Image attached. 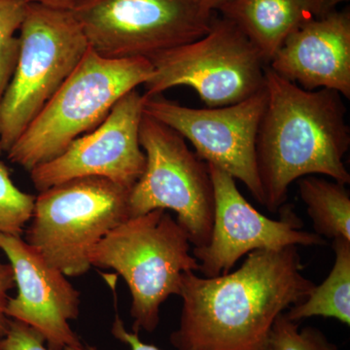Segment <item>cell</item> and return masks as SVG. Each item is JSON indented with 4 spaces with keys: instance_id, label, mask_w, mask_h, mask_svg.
<instances>
[{
    "instance_id": "6da1fadb",
    "label": "cell",
    "mask_w": 350,
    "mask_h": 350,
    "mask_svg": "<svg viewBox=\"0 0 350 350\" xmlns=\"http://www.w3.org/2000/svg\"><path fill=\"white\" fill-rule=\"evenodd\" d=\"M314 283L298 246L250 252L234 273L182 276V308L170 342L177 350H266L278 315L300 304Z\"/></svg>"
},
{
    "instance_id": "7a4b0ae2",
    "label": "cell",
    "mask_w": 350,
    "mask_h": 350,
    "mask_svg": "<svg viewBox=\"0 0 350 350\" xmlns=\"http://www.w3.org/2000/svg\"><path fill=\"white\" fill-rule=\"evenodd\" d=\"M267 103L256 142L265 206L278 213L294 181L320 174L349 185L345 156L350 146L347 107L329 89L308 91L265 69Z\"/></svg>"
},
{
    "instance_id": "3957f363",
    "label": "cell",
    "mask_w": 350,
    "mask_h": 350,
    "mask_svg": "<svg viewBox=\"0 0 350 350\" xmlns=\"http://www.w3.org/2000/svg\"><path fill=\"white\" fill-rule=\"evenodd\" d=\"M154 73L147 57L107 59L89 47L49 103L7 152L10 162L31 172L98 128L125 94Z\"/></svg>"
},
{
    "instance_id": "277c9868",
    "label": "cell",
    "mask_w": 350,
    "mask_h": 350,
    "mask_svg": "<svg viewBox=\"0 0 350 350\" xmlns=\"http://www.w3.org/2000/svg\"><path fill=\"white\" fill-rule=\"evenodd\" d=\"M187 232L163 209L131 217L112 230L90 253L92 267L112 269L131 296L135 333H152L160 324L161 306L180 294L182 276L200 269Z\"/></svg>"
},
{
    "instance_id": "5b68a950",
    "label": "cell",
    "mask_w": 350,
    "mask_h": 350,
    "mask_svg": "<svg viewBox=\"0 0 350 350\" xmlns=\"http://www.w3.org/2000/svg\"><path fill=\"white\" fill-rule=\"evenodd\" d=\"M131 188L98 176L79 177L39 192L25 241L66 276L92 268L90 253L130 218Z\"/></svg>"
},
{
    "instance_id": "8992f818",
    "label": "cell",
    "mask_w": 350,
    "mask_h": 350,
    "mask_svg": "<svg viewBox=\"0 0 350 350\" xmlns=\"http://www.w3.org/2000/svg\"><path fill=\"white\" fill-rule=\"evenodd\" d=\"M20 54L0 101V152L7 153L42 111L89 49L71 11L29 3Z\"/></svg>"
},
{
    "instance_id": "52a82bcc",
    "label": "cell",
    "mask_w": 350,
    "mask_h": 350,
    "mask_svg": "<svg viewBox=\"0 0 350 350\" xmlns=\"http://www.w3.org/2000/svg\"><path fill=\"white\" fill-rule=\"evenodd\" d=\"M154 68L145 96L178 86L193 88L207 107L247 100L265 87L268 66L241 29L227 18H213L206 36L148 57Z\"/></svg>"
},
{
    "instance_id": "ba28073f",
    "label": "cell",
    "mask_w": 350,
    "mask_h": 350,
    "mask_svg": "<svg viewBox=\"0 0 350 350\" xmlns=\"http://www.w3.org/2000/svg\"><path fill=\"white\" fill-rule=\"evenodd\" d=\"M139 142L146 165L131 189L129 211L137 217L172 211L194 247L209 243L214 218V189L208 165L191 151L184 137L144 112Z\"/></svg>"
},
{
    "instance_id": "9c48e42d",
    "label": "cell",
    "mask_w": 350,
    "mask_h": 350,
    "mask_svg": "<svg viewBox=\"0 0 350 350\" xmlns=\"http://www.w3.org/2000/svg\"><path fill=\"white\" fill-rule=\"evenodd\" d=\"M88 43L107 59L150 57L211 29L200 0H79L71 10Z\"/></svg>"
},
{
    "instance_id": "30bf717a",
    "label": "cell",
    "mask_w": 350,
    "mask_h": 350,
    "mask_svg": "<svg viewBox=\"0 0 350 350\" xmlns=\"http://www.w3.org/2000/svg\"><path fill=\"white\" fill-rule=\"evenodd\" d=\"M266 103L265 87L247 100L220 107H183L159 94L144 96V112L188 139L200 159L243 182L265 206L256 142Z\"/></svg>"
},
{
    "instance_id": "8fae6325",
    "label": "cell",
    "mask_w": 350,
    "mask_h": 350,
    "mask_svg": "<svg viewBox=\"0 0 350 350\" xmlns=\"http://www.w3.org/2000/svg\"><path fill=\"white\" fill-rule=\"evenodd\" d=\"M208 169L215 202L213 232L206 246L192 251L206 278L230 273L239 259L253 251L326 244L315 232L304 231L303 221L292 204L280 207L278 220L268 218L245 200L234 177L213 165Z\"/></svg>"
},
{
    "instance_id": "7c38bea8",
    "label": "cell",
    "mask_w": 350,
    "mask_h": 350,
    "mask_svg": "<svg viewBox=\"0 0 350 350\" xmlns=\"http://www.w3.org/2000/svg\"><path fill=\"white\" fill-rule=\"evenodd\" d=\"M144 96L125 94L98 128L76 138L62 155L29 172L38 192L57 184L98 176L133 187L144 174L146 156L139 142Z\"/></svg>"
},
{
    "instance_id": "4fadbf2b",
    "label": "cell",
    "mask_w": 350,
    "mask_h": 350,
    "mask_svg": "<svg viewBox=\"0 0 350 350\" xmlns=\"http://www.w3.org/2000/svg\"><path fill=\"white\" fill-rule=\"evenodd\" d=\"M0 250L12 267L18 293L9 298V319L31 327L49 350L83 347L69 321L80 313V292L59 269L51 266L22 236L0 234Z\"/></svg>"
},
{
    "instance_id": "5bb4252c",
    "label": "cell",
    "mask_w": 350,
    "mask_h": 350,
    "mask_svg": "<svg viewBox=\"0 0 350 350\" xmlns=\"http://www.w3.org/2000/svg\"><path fill=\"white\" fill-rule=\"evenodd\" d=\"M303 89H329L350 98V13L333 11L292 32L269 64Z\"/></svg>"
},
{
    "instance_id": "9a60e30c",
    "label": "cell",
    "mask_w": 350,
    "mask_h": 350,
    "mask_svg": "<svg viewBox=\"0 0 350 350\" xmlns=\"http://www.w3.org/2000/svg\"><path fill=\"white\" fill-rule=\"evenodd\" d=\"M218 11L238 25L268 66L292 32L317 18L312 0H231Z\"/></svg>"
},
{
    "instance_id": "2e32d148",
    "label": "cell",
    "mask_w": 350,
    "mask_h": 350,
    "mask_svg": "<svg viewBox=\"0 0 350 350\" xmlns=\"http://www.w3.org/2000/svg\"><path fill=\"white\" fill-rule=\"evenodd\" d=\"M332 246L336 257L330 273L321 284L313 287L305 301L285 312L292 321L323 317L350 325V241L335 239Z\"/></svg>"
},
{
    "instance_id": "e0dca14e",
    "label": "cell",
    "mask_w": 350,
    "mask_h": 350,
    "mask_svg": "<svg viewBox=\"0 0 350 350\" xmlns=\"http://www.w3.org/2000/svg\"><path fill=\"white\" fill-rule=\"evenodd\" d=\"M299 196L321 238L350 241V194L347 185L313 175L298 181Z\"/></svg>"
},
{
    "instance_id": "ac0fdd59",
    "label": "cell",
    "mask_w": 350,
    "mask_h": 350,
    "mask_svg": "<svg viewBox=\"0 0 350 350\" xmlns=\"http://www.w3.org/2000/svg\"><path fill=\"white\" fill-rule=\"evenodd\" d=\"M25 0H0V101L12 78L20 54V31L27 15Z\"/></svg>"
},
{
    "instance_id": "d6986e66",
    "label": "cell",
    "mask_w": 350,
    "mask_h": 350,
    "mask_svg": "<svg viewBox=\"0 0 350 350\" xmlns=\"http://www.w3.org/2000/svg\"><path fill=\"white\" fill-rule=\"evenodd\" d=\"M36 198L14 184L10 170L0 160V234L22 236L31 221Z\"/></svg>"
},
{
    "instance_id": "ffe728a7",
    "label": "cell",
    "mask_w": 350,
    "mask_h": 350,
    "mask_svg": "<svg viewBox=\"0 0 350 350\" xmlns=\"http://www.w3.org/2000/svg\"><path fill=\"white\" fill-rule=\"evenodd\" d=\"M266 350H338L326 336L314 327L300 329L299 322L288 319L285 312L278 315Z\"/></svg>"
},
{
    "instance_id": "44dd1931",
    "label": "cell",
    "mask_w": 350,
    "mask_h": 350,
    "mask_svg": "<svg viewBox=\"0 0 350 350\" xmlns=\"http://www.w3.org/2000/svg\"><path fill=\"white\" fill-rule=\"evenodd\" d=\"M0 347L3 350H49L38 331L11 319L6 335L0 340Z\"/></svg>"
},
{
    "instance_id": "7402d4cb",
    "label": "cell",
    "mask_w": 350,
    "mask_h": 350,
    "mask_svg": "<svg viewBox=\"0 0 350 350\" xmlns=\"http://www.w3.org/2000/svg\"><path fill=\"white\" fill-rule=\"evenodd\" d=\"M14 287L15 278L12 267L0 262V340L6 335L10 324V319L6 315V306L10 298L9 291Z\"/></svg>"
},
{
    "instance_id": "603a6c76",
    "label": "cell",
    "mask_w": 350,
    "mask_h": 350,
    "mask_svg": "<svg viewBox=\"0 0 350 350\" xmlns=\"http://www.w3.org/2000/svg\"><path fill=\"white\" fill-rule=\"evenodd\" d=\"M111 333L112 335L114 336V338H116L120 342L128 345L129 347H131V350H161L158 349V347H156L155 345L145 344V342H142L139 337H138V333H135V332L131 333V332L126 331L123 320L120 319L118 315H117L116 319L114 320V323H113ZM64 350L98 349L91 347H87V349H85L84 347H66Z\"/></svg>"
},
{
    "instance_id": "cb8c5ba5",
    "label": "cell",
    "mask_w": 350,
    "mask_h": 350,
    "mask_svg": "<svg viewBox=\"0 0 350 350\" xmlns=\"http://www.w3.org/2000/svg\"><path fill=\"white\" fill-rule=\"evenodd\" d=\"M27 3L39 4L59 10L71 11L79 0H25Z\"/></svg>"
},
{
    "instance_id": "d4e9b609",
    "label": "cell",
    "mask_w": 350,
    "mask_h": 350,
    "mask_svg": "<svg viewBox=\"0 0 350 350\" xmlns=\"http://www.w3.org/2000/svg\"><path fill=\"white\" fill-rule=\"evenodd\" d=\"M347 1H349V0H312L317 18L328 15L329 13L336 10V7L338 4Z\"/></svg>"
},
{
    "instance_id": "484cf974",
    "label": "cell",
    "mask_w": 350,
    "mask_h": 350,
    "mask_svg": "<svg viewBox=\"0 0 350 350\" xmlns=\"http://www.w3.org/2000/svg\"><path fill=\"white\" fill-rule=\"evenodd\" d=\"M231 0H200V6L206 13L213 14V11L219 10Z\"/></svg>"
},
{
    "instance_id": "4316f807",
    "label": "cell",
    "mask_w": 350,
    "mask_h": 350,
    "mask_svg": "<svg viewBox=\"0 0 350 350\" xmlns=\"http://www.w3.org/2000/svg\"><path fill=\"white\" fill-rule=\"evenodd\" d=\"M0 350H3V349H2L1 347H0Z\"/></svg>"
}]
</instances>
